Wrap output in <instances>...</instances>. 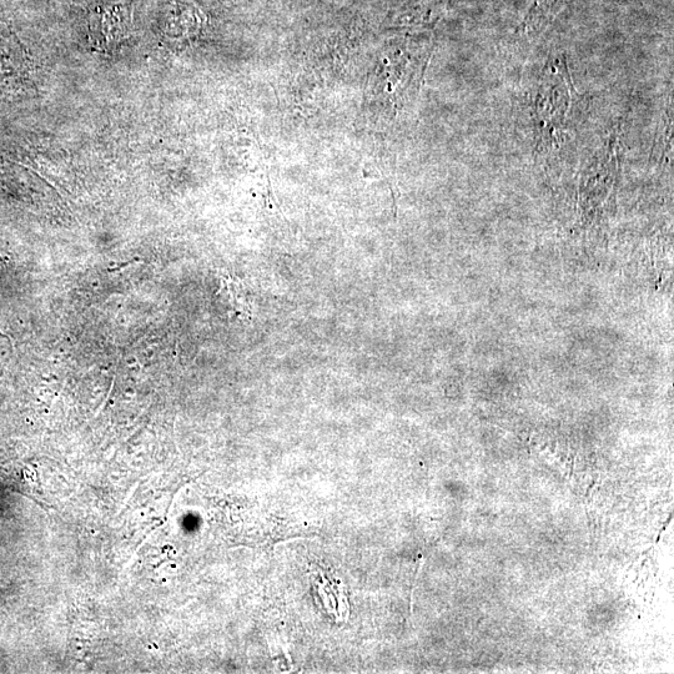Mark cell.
<instances>
[{
    "label": "cell",
    "instance_id": "1",
    "mask_svg": "<svg viewBox=\"0 0 674 674\" xmlns=\"http://www.w3.org/2000/svg\"><path fill=\"white\" fill-rule=\"evenodd\" d=\"M115 380H117V377H115V375H114V379H113V381H112V386H110V389H109V391H108L107 397H105L102 406L99 407V410H98L97 412H95L94 417H97V416L99 415V412L102 411V410L104 409L105 405H107V402H108V400H109V396H110V394H112L113 387H114V385H115Z\"/></svg>",
    "mask_w": 674,
    "mask_h": 674
},
{
    "label": "cell",
    "instance_id": "2",
    "mask_svg": "<svg viewBox=\"0 0 674 674\" xmlns=\"http://www.w3.org/2000/svg\"><path fill=\"white\" fill-rule=\"evenodd\" d=\"M139 261L140 260H138V259L130 260V261H128V263L118 265L117 268L109 269L108 271H109V273H117V271H120V270H123V269L127 268V266H129L130 264L139 263Z\"/></svg>",
    "mask_w": 674,
    "mask_h": 674
}]
</instances>
